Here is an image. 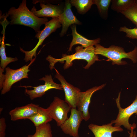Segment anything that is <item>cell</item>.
Returning a JSON list of instances; mask_svg holds the SVG:
<instances>
[{
    "label": "cell",
    "instance_id": "1",
    "mask_svg": "<svg viewBox=\"0 0 137 137\" xmlns=\"http://www.w3.org/2000/svg\"><path fill=\"white\" fill-rule=\"evenodd\" d=\"M75 53L71 55L63 54L62 57L60 59H56L51 55H48L46 58L49 63V66L50 70L55 68L54 66L57 62L62 63L64 61L65 63L63 68L65 70L67 69L72 66L73 64V61L76 59H82L86 60L87 62V65L83 68L85 69L89 68L96 61L102 60L109 61V60H100L98 59V55L95 53V48L93 45H91L83 48L81 46H78L75 48Z\"/></svg>",
    "mask_w": 137,
    "mask_h": 137
},
{
    "label": "cell",
    "instance_id": "2",
    "mask_svg": "<svg viewBox=\"0 0 137 137\" xmlns=\"http://www.w3.org/2000/svg\"><path fill=\"white\" fill-rule=\"evenodd\" d=\"M7 14L11 19V25L18 24L30 27L37 33L41 26L48 21L46 17L39 18L36 16L26 6V0L22 1L17 8L12 7L8 11Z\"/></svg>",
    "mask_w": 137,
    "mask_h": 137
},
{
    "label": "cell",
    "instance_id": "3",
    "mask_svg": "<svg viewBox=\"0 0 137 137\" xmlns=\"http://www.w3.org/2000/svg\"><path fill=\"white\" fill-rule=\"evenodd\" d=\"M95 52L96 55H100L108 58L112 62V64L118 65L126 64L127 63L122 60L123 58L131 59L133 63L137 61V47L135 46L132 51L126 52L124 48L118 46L111 45L106 48L98 43L95 45Z\"/></svg>",
    "mask_w": 137,
    "mask_h": 137
},
{
    "label": "cell",
    "instance_id": "4",
    "mask_svg": "<svg viewBox=\"0 0 137 137\" xmlns=\"http://www.w3.org/2000/svg\"><path fill=\"white\" fill-rule=\"evenodd\" d=\"M45 25L44 28L38 32L35 35V37L39 39V41L33 49L29 51H26L20 47V50L25 54L24 60L26 62L31 61L33 59V56L36 58L37 50L38 47L42 45L45 39L61 26L59 17L52 18L50 21L46 23Z\"/></svg>",
    "mask_w": 137,
    "mask_h": 137
},
{
    "label": "cell",
    "instance_id": "5",
    "mask_svg": "<svg viewBox=\"0 0 137 137\" xmlns=\"http://www.w3.org/2000/svg\"><path fill=\"white\" fill-rule=\"evenodd\" d=\"M121 92H119L118 97L115 100L116 105L118 109V113L116 119L112 120L111 123H115L114 126L120 127L122 125L128 130L131 131L136 127V125H132L129 122L130 117L133 114H137V95L132 103L128 107L124 108H122L120 103Z\"/></svg>",
    "mask_w": 137,
    "mask_h": 137
},
{
    "label": "cell",
    "instance_id": "6",
    "mask_svg": "<svg viewBox=\"0 0 137 137\" xmlns=\"http://www.w3.org/2000/svg\"><path fill=\"white\" fill-rule=\"evenodd\" d=\"M71 108L65 101L55 96L50 106L45 110L49 115L60 127L68 118L67 114Z\"/></svg>",
    "mask_w": 137,
    "mask_h": 137
},
{
    "label": "cell",
    "instance_id": "7",
    "mask_svg": "<svg viewBox=\"0 0 137 137\" xmlns=\"http://www.w3.org/2000/svg\"><path fill=\"white\" fill-rule=\"evenodd\" d=\"M36 58L33 59L28 65H25L15 70L8 67L5 68V79L1 90V94H4L9 91L14 83L24 78H28V72L30 71L29 66L33 63Z\"/></svg>",
    "mask_w": 137,
    "mask_h": 137
},
{
    "label": "cell",
    "instance_id": "8",
    "mask_svg": "<svg viewBox=\"0 0 137 137\" xmlns=\"http://www.w3.org/2000/svg\"><path fill=\"white\" fill-rule=\"evenodd\" d=\"M39 80L44 81L45 84L37 87L23 86L26 88L25 93L29 96L31 100L41 97L46 92L51 89L63 90L61 84H58L54 82L51 75H45V77Z\"/></svg>",
    "mask_w": 137,
    "mask_h": 137
},
{
    "label": "cell",
    "instance_id": "9",
    "mask_svg": "<svg viewBox=\"0 0 137 137\" xmlns=\"http://www.w3.org/2000/svg\"><path fill=\"white\" fill-rule=\"evenodd\" d=\"M55 78L60 82L65 93V101L71 108H76L78 102L80 90L68 83L56 68Z\"/></svg>",
    "mask_w": 137,
    "mask_h": 137
},
{
    "label": "cell",
    "instance_id": "10",
    "mask_svg": "<svg viewBox=\"0 0 137 137\" xmlns=\"http://www.w3.org/2000/svg\"><path fill=\"white\" fill-rule=\"evenodd\" d=\"M70 117L60 127L64 133L73 137H79V128L83 120L81 113L76 108H71Z\"/></svg>",
    "mask_w": 137,
    "mask_h": 137
},
{
    "label": "cell",
    "instance_id": "11",
    "mask_svg": "<svg viewBox=\"0 0 137 137\" xmlns=\"http://www.w3.org/2000/svg\"><path fill=\"white\" fill-rule=\"evenodd\" d=\"M106 85V84H104L98 86L94 87L84 92L80 91L77 108L81 113L83 120L87 121L90 117L89 108L93 94L96 91L102 89Z\"/></svg>",
    "mask_w": 137,
    "mask_h": 137
},
{
    "label": "cell",
    "instance_id": "12",
    "mask_svg": "<svg viewBox=\"0 0 137 137\" xmlns=\"http://www.w3.org/2000/svg\"><path fill=\"white\" fill-rule=\"evenodd\" d=\"M71 6L70 1H65L63 12L59 17L60 23L62 25V29L60 33L61 37L66 33L69 26L71 25H80L81 23L73 14L71 9Z\"/></svg>",
    "mask_w": 137,
    "mask_h": 137
},
{
    "label": "cell",
    "instance_id": "13",
    "mask_svg": "<svg viewBox=\"0 0 137 137\" xmlns=\"http://www.w3.org/2000/svg\"><path fill=\"white\" fill-rule=\"evenodd\" d=\"M39 107L38 105L30 103L16 107L9 112L11 119L15 121L19 119H28L37 113Z\"/></svg>",
    "mask_w": 137,
    "mask_h": 137
},
{
    "label": "cell",
    "instance_id": "14",
    "mask_svg": "<svg viewBox=\"0 0 137 137\" xmlns=\"http://www.w3.org/2000/svg\"><path fill=\"white\" fill-rule=\"evenodd\" d=\"M40 5L41 8L37 10L35 6L30 11L37 17H59L62 13L63 9L60 5H54L49 3L45 4L41 3Z\"/></svg>",
    "mask_w": 137,
    "mask_h": 137
},
{
    "label": "cell",
    "instance_id": "15",
    "mask_svg": "<svg viewBox=\"0 0 137 137\" xmlns=\"http://www.w3.org/2000/svg\"><path fill=\"white\" fill-rule=\"evenodd\" d=\"M111 123L99 126L93 124L88 126L89 129L92 132L95 137H112L113 132H122L123 129L121 127L113 126Z\"/></svg>",
    "mask_w": 137,
    "mask_h": 137
},
{
    "label": "cell",
    "instance_id": "16",
    "mask_svg": "<svg viewBox=\"0 0 137 137\" xmlns=\"http://www.w3.org/2000/svg\"><path fill=\"white\" fill-rule=\"evenodd\" d=\"M72 39L70 44L68 51H72L73 46L77 44H80L83 47L85 48L91 45H95L99 43L101 39L98 38L94 40L88 39L79 34L76 29V25L73 24L71 26Z\"/></svg>",
    "mask_w": 137,
    "mask_h": 137
},
{
    "label": "cell",
    "instance_id": "17",
    "mask_svg": "<svg viewBox=\"0 0 137 137\" xmlns=\"http://www.w3.org/2000/svg\"><path fill=\"white\" fill-rule=\"evenodd\" d=\"M28 119L33 123L36 127L48 123L53 120L45 109L40 107L37 113Z\"/></svg>",
    "mask_w": 137,
    "mask_h": 137
},
{
    "label": "cell",
    "instance_id": "18",
    "mask_svg": "<svg viewBox=\"0 0 137 137\" xmlns=\"http://www.w3.org/2000/svg\"><path fill=\"white\" fill-rule=\"evenodd\" d=\"M135 0H111V8L117 13H121L130 8Z\"/></svg>",
    "mask_w": 137,
    "mask_h": 137
},
{
    "label": "cell",
    "instance_id": "19",
    "mask_svg": "<svg viewBox=\"0 0 137 137\" xmlns=\"http://www.w3.org/2000/svg\"><path fill=\"white\" fill-rule=\"evenodd\" d=\"M71 5L75 6L78 12L81 14H84L88 11L93 4V0H71Z\"/></svg>",
    "mask_w": 137,
    "mask_h": 137
},
{
    "label": "cell",
    "instance_id": "20",
    "mask_svg": "<svg viewBox=\"0 0 137 137\" xmlns=\"http://www.w3.org/2000/svg\"><path fill=\"white\" fill-rule=\"evenodd\" d=\"M93 4L97 6L101 17L106 20L108 17V9L111 0H93Z\"/></svg>",
    "mask_w": 137,
    "mask_h": 137
},
{
    "label": "cell",
    "instance_id": "21",
    "mask_svg": "<svg viewBox=\"0 0 137 137\" xmlns=\"http://www.w3.org/2000/svg\"><path fill=\"white\" fill-rule=\"evenodd\" d=\"M4 34H3L2 39V42L0 47V56L1 57L0 66L4 69L9 63L18 60L16 57L12 58L7 56L5 52V46L4 43Z\"/></svg>",
    "mask_w": 137,
    "mask_h": 137
},
{
    "label": "cell",
    "instance_id": "22",
    "mask_svg": "<svg viewBox=\"0 0 137 137\" xmlns=\"http://www.w3.org/2000/svg\"><path fill=\"white\" fill-rule=\"evenodd\" d=\"M36 128L35 133L33 135H28L27 137H52L51 127L48 123Z\"/></svg>",
    "mask_w": 137,
    "mask_h": 137
},
{
    "label": "cell",
    "instance_id": "23",
    "mask_svg": "<svg viewBox=\"0 0 137 137\" xmlns=\"http://www.w3.org/2000/svg\"><path fill=\"white\" fill-rule=\"evenodd\" d=\"M131 21L137 27V2L135 1L133 5L127 10L121 13Z\"/></svg>",
    "mask_w": 137,
    "mask_h": 137
},
{
    "label": "cell",
    "instance_id": "24",
    "mask_svg": "<svg viewBox=\"0 0 137 137\" xmlns=\"http://www.w3.org/2000/svg\"><path fill=\"white\" fill-rule=\"evenodd\" d=\"M120 32H125L126 37L130 39H137V27L133 28H129L125 26L121 27L119 30Z\"/></svg>",
    "mask_w": 137,
    "mask_h": 137
},
{
    "label": "cell",
    "instance_id": "25",
    "mask_svg": "<svg viewBox=\"0 0 137 137\" xmlns=\"http://www.w3.org/2000/svg\"><path fill=\"white\" fill-rule=\"evenodd\" d=\"M6 125L5 118L2 117L0 119V137H5Z\"/></svg>",
    "mask_w": 137,
    "mask_h": 137
},
{
    "label": "cell",
    "instance_id": "26",
    "mask_svg": "<svg viewBox=\"0 0 137 137\" xmlns=\"http://www.w3.org/2000/svg\"><path fill=\"white\" fill-rule=\"evenodd\" d=\"M4 69L0 67V89H2L3 84L5 79V74H3Z\"/></svg>",
    "mask_w": 137,
    "mask_h": 137
},
{
    "label": "cell",
    "instance_id": "27",
    "mask_svg": "<svg viewBox=\"0 0 137 137\" xmlns=\"http://www.w3.org/2000/svg\"><path fill=\"white\" fill-rule=\"evenodd\" d=\"M134 129H133L131 130L130 131V132L129 131H128V133L129 134V137H136V132L134 131Z\"/></svg>",
    "mask_w": 137,
    "mask_h": 137
},
{
    "label": "cell",
    "instance_id": "28",
    "mask_svg": "<svg viewBox=\"0 0 137 137\" xmlns=\"http://www.w3.org/2000/svg\"><path fill=\"white\" fill-rule=\"evenodd\" d=\"M135 1L137 2V0H135Z\"/></svg>",
    "mask_w": 137,
    "mask_h": 137
}]
</instances>
